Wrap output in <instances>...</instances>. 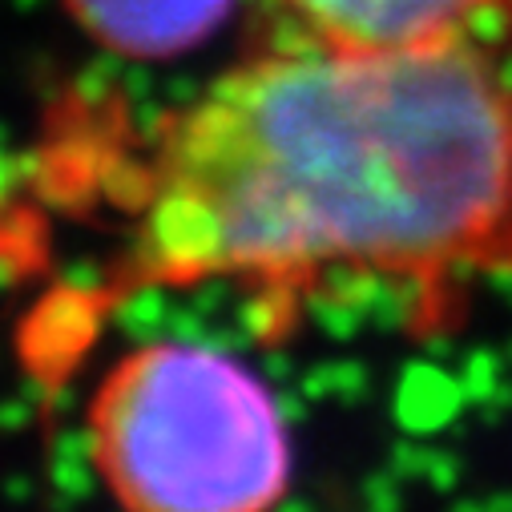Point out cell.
I'll return each mask as SVG.
<instances>
[{
	"mask_svg": "<svg viewBox=\"0 0 512 512\" xmlns=\"http://www.w3.org/2000/svg\"><path fill=\"white\" fill-rule=\"evenodd\" d=\"M130 230L146 283L508 271L512 21L408 49L279 33L154 121Z\"/></svg>",
	"mask_w": 512,
	"mask_h": 512,
	"instance_id": "cell-1",
	"label": "cell"
},
{
	"mask_svg": "<svg viewBox=\"0 0 512 512\" xmlns=\"http://www.w3.org/2000/svg\"><path fill=\"white\" fill-rule=\"evenodd\" d=\"M89 428L101 476L130 512H267L291 480L275 396L214 347L130 351L105 375Z\"/></svg>",
	"mask_w": 512,
	"mask_h": 512,
	"instance_id": "cell-2",
	"label": "cell"
},
{
	"mask_svg": "<svg viewBox=\"0 0 512 512\" xmlns=\"http://www.w3.org/2000/svg\"><path fill=\"white\" fill-rule=\"evenodd\" d=\"M279 33L347 49L456 41L512 21V0H267Z\"/></svg>",
	"mask_w": 512,
	"mask_h": 512,
	"instance_id": "cell-3",
	"label": "cell"
},
{
	"mask_svg": "<svg viewBox=\"0 0 512 512\" xmlns=\"http://www.w3.org/2000/svg\"><path fill=\"white\" fill-rule=\"evenodd\" d=\"M226 5L230 0H77V13L105 45L134 57H162L202 41Z\"/></svg>",
	"mask_w": 512,
	"mask_h": 512,
	"instance_id": "cell-4",
	"label": "cell"
}]
</instances>
